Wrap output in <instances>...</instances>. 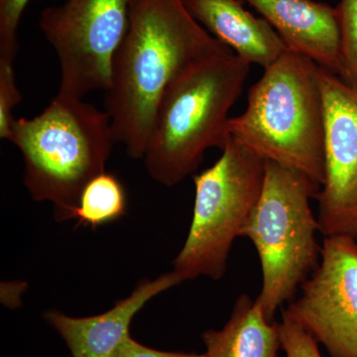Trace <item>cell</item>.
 Wrapping results in <instances>:
<instances>
[{"label":"cell","instance_id":"30bf717a","mask_svg":"<svg viewBox=\"0 0 357 357\" xmlns=\"http://www.w3.org/2000/svg\"><path fill=\"white\" fill-rule=\"evenodd\" d=\"M181 283L173 272H169L153 280L140 281L128 297L102 314L75 318L53 309L45 312L44 319L64 340L73 357H112L131 337V323L143 307Z\"/></svg>","mask_w":357,"mask_h":357},{"label":"cell","instance_id":"9c48e42d","mask_svg":"<svg viewBox=\"0 0 357 357\" xmlns=\"http://www.w3.org/2000/svg\"><path fill=\"white\" fill-rule=\"evenodd\" d=\"M326 178L316 199L319 231L357 241V93L321 68Z\"/></svg>","mask_w":357,"mask_h":357},{"label":"cell","instance_id":"d6986e66","mask_svg":"<svg viewBox=\"0 0 357 357\" xmlns=\"http://www.w3.org/2000/svg\"><path fill=\"white\" fill-rule=\"evenodd\" d=\"M112 357H206L204 354L168 352L150 349L129 337Z\"/></svg>","mask_w":357,"mask_h":357},{"label":"cell","instance_id":"9a60e30c","mask_svg":"<svg viewBox=\"0 0 357 357\" xmlns=\"http://www.w3.org/2000/svg\"><path fill=\"white\" fill-rule=\"evenodd\" d=\"M337 10L340 31V74L357 93V0H340Z\"/></svg>","mask_w":357,"mask_h":357},{"label":"cell","instance_id":"8992f818","mask_svg":"<svg viewBox=\"0 0 357 357\" xmlns=\"http://www.w3.org/2000/svg\"><path fill=\"white\" fill-rule=\"evenodd\" d=\"M266 160L234 139L210 168L194 176V211L189 234L173 262L181 282L206 276L220 280L230 249L261 196Z\"/></svg>","mask_w":357,"mask_h":357},{"label":"cell","instance_id":"4fadbf2b","mask_svg":"<svg viewBox=\"0 0 357 357\" xmlns=\"http://www.w3.org/2000/svg\"><path fill=\"white\" fill-rule=\"evenodd\" d=\"M206 357H277L281 347L279 323L268 321L257 301L241 295L222 330L202 335Z\"/></svg>","mask_w":357,"mask_h":357},{"label":"cell","instance_id":"5bb4252c","mask_svg":"<svg viewBox=\"0 0 357 357\" xmlns=\"http://www.w3.org/2000/svg\"><path fill=\"white\" fill-rule=\"evenodd\" d=\"M128 206L123 185L114 174L96 176L84 188L74 220L93 229L114 222L124 215Z\"/></svg>","mask_w":357,"mask_h":357},{"label":"cell","instance_id":"3957f363","mask_svg":"<svg viewBox=\"0 0 357 357\" xmlns=\"http://www.w3.org/2000/svg\"><path fill=\"white\" fill-rule=\"evenodd\" d=\"M232 139L253 153L325 183V103L321 67L286 51L264 68L243 114L230 117Z\"/></svg>","mask_w":357,"mask_h":357},{"label":"cell","instance_id":"7a4b0ae2","mask_svg":"<svg viewBox=\"0 0 357 357\" xmlns=\"http://www.w3.org/2000/svg\"><path fill=\"white\" fill-rule=\"evenodd\" d=\"M249 69L229 49L201 59L169 84L143 156L150 177L173 187L196 172L206 150L225 149L231 139L229 114Z\"/></svg>","mask_w":357,"mask_h":357},{"label":"cell","instance_id":"e0dca14e","mask_svg":"<svg viewBox=\"0 0 357 357\" xmlns=\"http://www.w3.org/2000/svg\"><path fill=\"white\" fill-rule=\"evenodd\" d=\"M13 61L0 59V138L10 141L16 119L13 110L21 102Z\"/></svg>","mask_w":357,"mask_h":357},{"label":"cell","instance_id":"2e32d148","mask_svg":"<svg viewBox=\"0 0 357 357\" xmlns=\"http://www.w3.org/2000/svg\"><path fill=\"white\" fill-rule=\"evenodd\" d=\"M30 0H0V59L13 61L20 50L18 28Z\"/></svg>","mask_w":357,"mask_h":357},{"label":"cell","instance_id":"7c38bea8","mask_svg":"<svg viewBox=\"0 0 357 357\" xmlns=\"http://www.w3.org/2000/svg\"><path fill=\"white\" fill-rule=\"evenodd\" d=\"M188 13L210 34L248 64L266 68L287 51L264 18L249 13L241 0H182Z\"/></svg>","mask_w":357,"mask_h":357},{"label":"cell","instance_id":"5b68a950","mask_svg":"<svg viewBox=\"0 0 357 357\" xmlns=\"http://www.w3.org/2000/svg\"><path fill=\"white\" fill-rule=\"evenodd\" d=\"M319 190L305 174L266 161L261 196L243 236L259 256L263 283L256 301L269 321L319 266V225L310 202Z\"/></svg>","mask_w":357,"mask_h":357},{"label":"cell","instance_id":"8fae6325","mask_svg":"<svg viewBox=\"0 0 357 357\" xmlns=\"http://www.w3.org/2000/svg\"><path fill=\"white\" fill-rule=\"evenodd\" d=\"M272 26L287 50L340 74V31L337 7L314 0H241Z\"/></svg>","mask_w":357,"mask_h":357},{"label":"cell","instance_id":"ac0fdd59","mask_svg":"<svg viewBox=\"0 0 357 357\" xmlns=\"http://www.w3.org/2000/svg\"><path fill=\"white\" fill-rule=\"evenodd\" d=\"M279 330L281 347L286 357H321L318 342L285 311L282 312Z\"/></svg>","mask_w":357,"mask_h":357},{"label":"cell","instance_id":"52a82bcc","mask_svg":"<svg viewBox=\"0 0 357 357\" xmlns=\"http://www.w3.org/2000/svg\"><path fill=\"white\" fill-rule=\"evenodd\" d=\"M134 0H66L42 11L39 26L57 54L58 93L84 98L109 88L112 58L128 31Z\"/></svg>","mask_w":357,"mask_h":357},{"label":"cell","instance_id":"6da1fadb","mask_svg":"<svg viewBox=\"0 0 357 357\" xmlns=\"http://www.w3.org/2000/svg\"><path fill=\"white\" fill-rule=\"evenodd\" d=\"M229 49L192 17L182 0H134L105 91L115 141L129 158L143 159L169 84L201 59Z\"/></svg>","mask_w":357,"mask_h":357},{"label":"cell","instance_id":"277c9868","mask_svg":"<svg viewBox=\"0 0 357 357\" xmlns=\"http://www.w3.org/2000/svg\"><path fill=\"white\" fill-rule=\"evenodd\" d=\"M9 142L24 160V185L36 202L53 204L58 222L74 220L86 184L103 172L116 143L105 110L57 96L41 114L16 119Z\"/></svg>","mask_w":357,"mask_h":357},{"label":"cell","instance_id":"ba28073f","mask_svg":"<svg viewBox=\"0 0 357 357\" xmlns=\"http://www.w3.org/2000/svg\"><path fill=\"white\" fill-rule=\"evenodd\" d=\"M284 311L332 357H357V241L325 236L318 268Z\"/></svg>","mask_w":357,"mask_h":357}]
</instances>
